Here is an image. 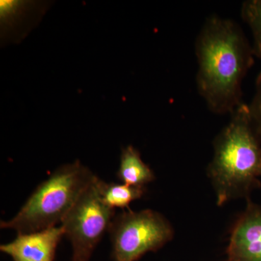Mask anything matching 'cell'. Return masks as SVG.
<instances>
[{
    "label": "cell",
    "mask_w": 261,
    "mask_h": 261,
    "mask_svg": "<svg viewBox=\"0 0 261 261\" xmlns=\"http://www.w3.org/2000/svg\"><path fill=\"white\" fill-rule=\"evenodd\" d=\"M196 82L211 112L231 114L243 103L242 85L254 63L252 44L236 22L211 15L195 43Z\"/></svg>",
    "instance_id": "6da1fadb"
},
{
    "label": "cell",
    "mask_w": 261,
    "mask_h": 261,
    "mask_svg": "<svg viewBox=\"0 0 261 261\" xmlns=\"http://www.w3.org/2000/svg\"><path fill=\"white\" fill-rule=\"evenodd\" d=\"M260 141L248 105L243 102L215 139L214 157L207 167L218 205L247 197L260 186Z\"/></svg>",
    "instance_id": "7a4b0ae2"
},
{
    "label": "cell",
    "mask_w": 261,
    "mask_h": 261,
    "mask_svg": "<svg viewBox=\"0 0 261 261\" xmlns=\"http://www.w3.org/2000/svg\"><path fill=\"white\" fill-rule=\"evenodd\" d=\"M97 176L80 161L60 166L35 189L14 217L1 221L0 228L25 233L57 226Z\"/></svg>",
    "instance_id": "3957f363"
},
{
    "label": "cell",
    "mask_w": 261,
    "mask_h": 261,
    "mask_svg": "<svg viewBox=\"0 0 261 261\" xmlns=\"http://www.w3.org/2000/svg\"><path fill=\"white\" fill-rule=\"evenodd\" d=\"M113 261H137L156 252L174 236L172 225L162 214L150 209H128L116 214L110 227Z\"/></svg>",
    "instance_id": "277c9868"
},
{
    "label": "cell",
    "mask_w": 261,
    "mask_h": 261,
    "mask_svg": "<svg viewBox=\"0 0 261 261\" xmlns=\"http://www.w3.org/2000/svg\"><path fill=\"white\" fill-rule=\"evenodd\" d=\"M96 177L62 221L65 236L71 243L72 261H90L105 233L109 231L116 210L104 203Z\"/></svg>",
    "instance_id": "5b68a950"
},
{
    "label": "cell",
    "mask_w": 261,
    "mask_h": 261,
    "mask_svg": "<svg viewBox=\"0 0 261 261\" xmlns=\"http://www.w3.org/2000/svg\"><path fill=\"white\" fill-rule=\"evenodd\" d=\"M226 261H261V206L250 200L235 223Z\"/></svg>",
    "instance_id": "8992f818"
},
{
    "label": "cell",
    "mask_w": 261,
    "mask_h": 261,
    "mask_svg": "<svg viewBox=\"0 0 261 261\" xmlns=\"http://www.w3.org/2000/svg\"><path fill=\"white\" fill-rule=\"evenodd\" d=\"M63 236L61 226L18 233L13 241L0 245V251L13 261H54L57 247Z\"/></svg>",
    "instance_id": "52a82bcc"
},
{
    "label": "cell",
    "mask_w": 261,
    "mask_h": 261,
    "mask_svg": "<svg viewBox=\"0 0 261 261\" xmlns=\"http://www.w3.org/2000/svg\"><path fill=\"white\" fill-rule=\"evenodd\" d=\"M117 176L122 183L137 187H145L155 179L153 171L142 161L138 149L132 145L122 149Z\"/></svg>",
    "instance_id": "ba28073f"
},
{
    "label": "cell",
    "mask_w": 261,
    "mask_h": 261,
    "mask_svg": "<svg viewBox=\"0 0 261 261\" xmlns=\"http://www.w3.org/2000/svg\"><path fill=\"white\" fill-rule=\"evenodd\" d=\"M99 192L102 201L111 208L129 209L134 201L145 195L146 187L129 186L125 184L107 183L99 180Z\"/></svg>",
    "instance_id": "9c48e42d"
},
{
    "label": "cell",
    "mask_w": 261,
    "mask_h": 261,
    "mask_svg": "<svg viewBox=\"0 0 261 261\" xmlns=\"http://www.w3.org/2000/svg\"><path fill=\"white\" fill-rule=\"evenodd\" d=\"M241 17L251 31L254 56L261 60V0L244 2Z\"/></svg>",
    "instance_id": "30bf717a"
},
{
    "label": "cell",
    "mask_w": 261,
    "mask_h": 261,
    "mask_svg": "<svg viewBox=\"0 0 261 261\" xmlns=\"http://www.w3.org/2000/svg\"><path fill=\"white\" fill-rule=\"evenodd\" d=\"M248 107L252 123L261 138V72L257 75L255 94Z\"/></svg>",
    "instance_id": "8fae6325"
}]
</instances>
